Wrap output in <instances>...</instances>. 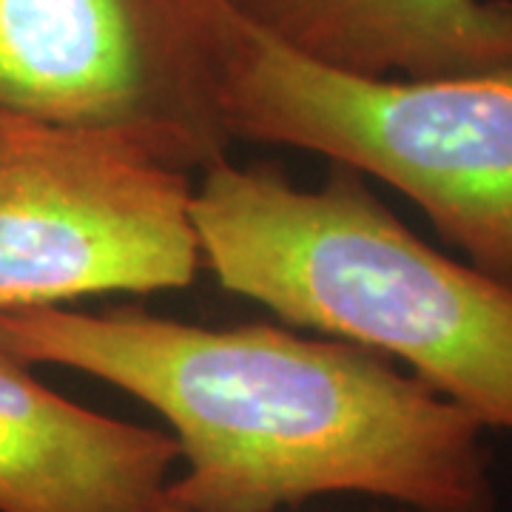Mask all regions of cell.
Returning <instances> with one entry per match:
<instances>
[{
  "instance_id": "8992f818",
  "label": "cell",
  "mask_w": 512,
  "mask_h": 512,
  "mask_svg": "<svg viewBox=\"0 0 512 512\" xmlns=\"http://www.w3.org/2000/svg\"><path fill=\"white\" fill-rule=\"evenodd\" d=\"M177 439L60 396L0 345V512H168Z\"/></svg>"
},
{
  "instance_id": "7a4b0ae2",
  "label": "cell",
  "mask_w": 512,
  "mask_h": 512,
  "mask_svg": "<svg viewBox=\"0 0 512 512\" xmlns=\"http://www.w3.org/2000/svg\"><path fill=\"white\" fill-rule=\"evenodd\" d=\"M191 220L225 291L293 328L399 359L512 433V291L416 237L348 165L296 188L282 165H208Z\"/></svg>"
},
{
  "instance_id": "5b68a950",
  "label": "cell",
  "mask_w": 512,
  "mask_h": 512,
  "mask_svg": "<svg viewBox=\"0 0 512 512\" xmlns=\"http://www.w3.org/2000/svg\"><path fill=\"white\" fill-rule=\"evenodd\" d=\"M191 197V174L128 140L0 114V313L191 288Z\"/></svg>"
},
{
  "instance_id": "3957f363",
  "label": "cell",
  "mask_w": 512,
  "mask_h": 512,
  "mask_svg": "<svg viewBox=\"0 0 512 512\" xmlns=\"http://www.w3.org/2000/svg\"><path fill=\"white\" fill-rule=\"evenodd\" d=\"M220 106L231 140L313 151L396 188L512 291V60L433 80L362 77L242 20Z\"/></svg>"
},
{
  "instance_id": "6da1fadb",
  "label": "cell",
  "mask_w": 512,
  "mask_h": 512,
  "mask_svg": "<svg viewBox=\"0 0 512 512\" xmlns=\"http://www.w3.org/2000/svg\"><path fill=\"white\" fill-rule=\"evenodd\" d=\"M0 345L157 410L185 470L168 512H279L373 495L413 512H495L484 424L416 373L279 325L208 328L140 308L0 313Z\"/></svg>"
},
{
  "instance_id": "52a82bcc",
  "label": "cell",
  "mask_w": 512,
  "mask_h": 512,
  "mask_svg": "<svg viewBox=\"0 0 512 512\" xmlns=\"http://www.w3.org/2000/svg\"><path fill=\"white\" fill-rule=\"evenodd\" d=\"M239 18L319 66L433 80L512 60V0H231Z\"/></svg>"
},
{
  "instance_id": "277c9868",
  "label": "cell",
  "mask_w": 512,
  "mask_h": 512,
  "mask_svg": "<svg viewBox=\"0 0 512 512\" xmlns=\"http://www.w3.org/2000/svg\"><path fill=\"white\" fill-rule=\"evenodd\" d=\"M239 23L231 0H0V114L205 171L234 143L220 92Z\"/></svg>"
},
{
  "instance_id": "ba28073f",
  "label": "cell",
  "mask_w": 512,
  "mask_h": 512,
  "mask_svg": "<svg viewBox=\"0 0 512 512\" xmlns=\"http://www.w3.org/2000/svg\"><path fill=\"white\" fill-rule=\"evenodd\" d=\"M396 512H413V510H402V507H399V510H396Z\"/></svg>"
}]
</instances>
